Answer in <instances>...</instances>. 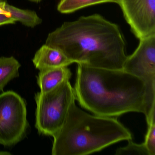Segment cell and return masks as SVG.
I'll return each mask as SVG.
<instances>
[{
	"mask_svg": "<svg viewBox=\"0 0 155 155\" xmlns=\"http://www.w3.org/2000/svg\"><path fill=\"white\" fill-rule=\"evenodd\" d=\"M45 44L73 63L93 68L122 69L127 58L119 27L97 14L64 22L48 34Z\"/></svg>",
	"mask_w": 155,
	"mask_h": 155,
	"instance_id": "obj_1",
	"label": "cell"
},
{
	"mask_svg": "<svg viewBox=\"0 0 155 155\" xmlns=\"http://www.w3.org/2000/svg\"><path fill=\"white\" fill-rule=\"evenodd\" d=\"M76 100L94 115L117 117L128 112L144 114L146 87L140 79L122 69L78 64Z\"/></svg>",
	"mask_w": 155,
	"mask_h": 155,
	"instance_id": "obj_2",
	"label": "cell"
},
{
	"mask_svg": "<svg viewBox=\"0 0 155 155\" xmlns=\"http://www.w3.org/2000/svg\"><path fill=\"white\" fill-rule=\"evenodd\" d=\"M52 155H86L119 141L131 132L116 118L91 115L71 104L64 124L52 136Z\"/></svg>",
	"mask_w": 155,
	"mask_h": 155,
	"instance_id": "obj_3",
	"label": "cell"
},
{
	"mask_svg": "<svg viewBox=\"0 0 155 155\" xmlns=\"http://www.w3.org/2000/svg\"><path fill=\"white\" fill-rule=\"evenodd\" d=\"M35 127L40 135L53 136L65 122L71 104L76 101L74 88L66 80L50 91L35 94Z\"/></svg>",
	"mask_w": 155,
	"mask_h": 155,
	"instance_id": "obj_4",
	"label": "cell"
},
{
	"mask_svg": "<svg viewBox=\"0 0 155 155\" xmlns=\"http://www.w3.org/2000/svg\"><path fill=\"white\" fill-rule=\"evenodd\" d=\"M140 40L137 48L127 57L122 70L141 79L146 87L147 122L155 118V35Z\"/></svg>",
	"mask_w": 155,
	"mask_h": 155,
	"instance_id": "obj_5",
	"label": "cell"
},
{
	"mask_svg": "<svg viewBox=\"0 0 155 155\" xmlns=\"http://www.w3.org/2000/svg\"><path fill=\"white\" fill-rule=\"evenodd\" d=\"M29 127L25 100L12 91L0 94V145L15 146L25 138Z\"/></svg>",
	"mask_w": 155,
	"mask_h": 155,
	"instance_id": "obj_6",
	"label": "cell"
},
{
	"mask_svg": "<svg viewBox=\"0 0 155 155\" xmlns=\"http://www.w3.org/2000/svg\"><path fill=\"white\" fill-rule=\"evenodd\" d=\"M118 5L139 39L155 35V0H119Z\"/></svg>",
	"mask_w": 155,
	"mask_h": 155,
	"instance_id": "obj_7",
	"label": "cell"
},
{
	"mask_svg": "<svg viewBox=\"0 0 155 155\" xmlns=\"http://www.w3.org/2000/svg\"><path fill=\"white\" fill-rule=\"evenodd\" d=\"M32 62L39 71L68 67L73 63L61 51L45 44L36 51Z\"/></svg>",
	"mask_w": 155,
	"mask_h": 155,
	"instance_id": "obj_8",
	"label": "cell"
},
{
	"mask_svg": "<svg viewBox=\"0 0 155 155\" xmlns=\"http://www.w3.org/2000/svg\"><path fill=\"white\" fill-rule=\"evenodd\" d=\"M72 73L68 67L40 71L37 82L41 92L52 90L66 80H69Z\"/></svg>",
	"mask_w": 155,
	"mask_h": 155,
	"instance_id": "obj_9",
	"label": "cell"
},
{
	"mask_svg": "<svg viewBox=\"0 0 155 155\" xmlns=\"http://www.w3.org/2000/svg\"><path fill=\"white\" fill-rule=\"evenodd\" d=\"M21 65L14 57L0 58V91L13 79L19 76Z\"/></svg>",
	"mask_w": 155,
	"mask_h": 155,
	"instance_id": "obj_10",
	"label": "cell"
},
{
	"mask_svg": "<svg viewBox=\"0 0 155 155\" xmlns=\"http://www.w3.org/2000/svg\"><path fill=\"white\" fill-rule=\"evenodd\" d=\"M5 10L15 21H19L25 26L33 28L41 24L42 20L35 11L23 10L6 3Z\"/></svg>",
	"mask_w": 155,
	"mask_h": 155,
	"instance_id": "obj_11",
	"label": "cell"
},
{
	"mask_svg": "<svg viewBox=\"0 0 155 155\" xmlns=\"http://www.w3.org/2000/svg\"><path fill=\"white\" fill-rule=\"evenodd\" d=\"M119 0H61L58 5V10L63 14H69L87 7L101 3H115Z\"/></svg>",
	"mask_w": 155,
	"mask_h": 155,
	"instance_id": "obj_12",
	"label": "cell"
},
{
	"mask_svg": "<svg viewBox=\"0 0 155 155\" xmlns=\"http://www.w3.org/2000/svg\"><path fill=\"white\" fill-rule=\"evenodd\" d=\"M127 145L123 147L118 148L115 154L117 155H150L144 142L137 144L132 140H128Z\"/></svg>",
	"mask_w": 155,
	"mask_h": 155,
	"instance_id": "obj_13",
	"label": "cell"
},
{
	"mask_svg": "<svg viewBox=\"0 0 155 155\" xmlns=\"http://www.w3.org/2000/svg\"><path fill=\"white\" fill-rule=\"evenodd\" d=\"M148 129L144 143L150 155H155V119L147 123Z\"/></svg>",
	"mask_w": 155,
	"mask_h": 155,
	"instance_id": "obj_14",
	"label": "cell"
},
{
	"mask_svg": "<svg viewBox=\"0 0 155 155\" xmlns=\"http://www.w3.org/2000/svg\"><path fill=\"white\" fill-rule=\"evenodd\" d=\"M16 22V21L10 16L5 14H0V26L15 24Z\"/></svg>",
	"mask_w": 155,
	"mask_h": 155,
	"instance_id": "obj_15",
	"label": "cell"
},
{
	"mask_svg": "<svg viewBox=\"0 0 155 155\" xmlns=\"http://www.w3.org/2000/svg\"><path fill=\"white\" fill-rule=\"evenodd\" d=\"M6 4V2L0 1V14H5L10 17V13L7 12L5 10Z\"/></svg>",
	"mask_w": 155,
	"mask_h": 155,
	"instance_id": "obj_16",
	"label": "cell"
},
{
	"mask_svg": "<svg viewBox=\"0 0 155 155\" xmlns=\"http://www.w3.org/2000/svg\"><path fill=\"white\" fill-rule=\"evenodd\" d=\"M8 155V154H11V153H9L8 152H4V151H1L0 152V155Z\"/></svg>",
	"mask_w": 155,
	"mask_h": 155,
	"instance_id": "obj_17",
	"label": "cell"
},
{
	"mask_svg": "<svg viewBox=\"0 0 155 155\" xmlns=\"http://www.w3.org/2000/svg\"><path fill=\"white\" fill-rule=\"evenodd\" d=\"M30 1L32 2H40L42 0H29Z\"/></svg>",
	"mask_w": 155,
	"mask_h": 155,
	"instance_id": "obj_18",
	"label": "cell"
}]
</instances>
